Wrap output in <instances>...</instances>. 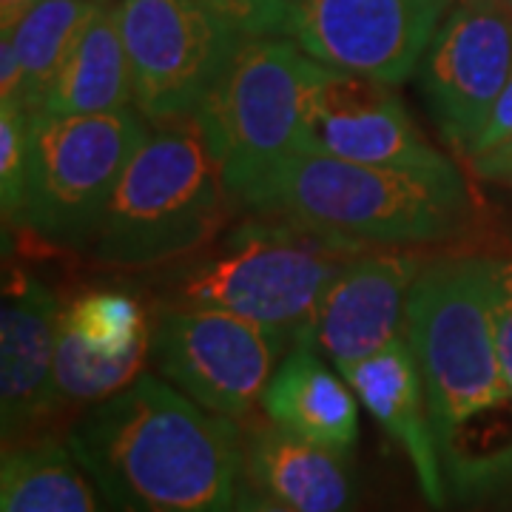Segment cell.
I'll return each instance as SVG.
<instances>
[{
	"label": "cell",
	"mask_w": 512,
	"mask_h": 512,
	"mask_svg": "<svg viewBox=\"0 0 512 512\" xmlns=\"http://www.w3.org/2000/svg\"><path fill=\"white\" fill-rule=\"evenodd\" d=\"M0 512H111L69 441L55 436L6 444Z\"/></svg>",
	"instance_id": "obj_19"
},
{
	"label": "cell",
	"mask_w": 512,
	"mask_h": 512,
	"mask_svg": "<svg viewBox=\"0 0 512 512\" xmlns=\"http://www.w3.org/2000/svg\"><path fill=\"white\" fill-rule=\"evenodd\" d=\"M359 396L311 339L293 342L262 393L265 419L299 439L350 456L359 439Z\"/></svg>",
	"instance_id": "obj_17"
},
{
	"label": "cell",
	"mask_w": 512,
	"mask_h": 512,
	"mask_svg": "<svg viewBox=\"0 0 512 512\" xmlns=\"http://www.w3.org/2000/svg\"><path fill=\"white\" fill-rule=\"evenodd\" d=\"M362 245L316 231L305 222L256 214L205 245L160 282L157 308H211L311 339L313 322L330 288Z\"/></svg>",
	"instance_id": "obj_4"
},
{
	"label": "cell",
	"mask_w": 512,
	"mask_h": 512,
	"mask_svg": "<svg viewBox=\"0 0 512 512\" xmlns=\"http://www.w3.org/2000/svg\"><path fill=\"white\" fill-rule=\"evenodd\" d=\"M507 137H512V74L510 80H507V86L498 94V100L493 103L490 114H487V123L481 128V134L476 137V143H473L467 157H473L478 151L495 146V143H501Z\"/></svg>",
	"instance_id": "obj_26"
},
{
	"label": "cell",
	"mask_w": 512,
	"mask_h": 512,
	"mask_svg": "<svg viewBox=\"0 0 512 512\" xmlns=\"http://www.w3.org/2000/svg\"><path fill=\"white\" fill-rule=\"evenodd\" d=\"M239 205L279 214L373 248H419L456 237L470 220L467 183L453 171H407L293 151Z\"/></svg>",
	"instance_id": "obj_3"
},
{
	"label": "cell",
	"mask_w": 512,
	"mask_h": 512,
	"mask_svg": "<svg viewBox=\"0 0 512 512\" xmlns=\"http://www.w3.org/2000/svg\"><path fill=\"white\" fill-rule=\"evenodd\" d=\"M63 302L37 276L15 268L0 305V427L3 441L32 439L57 410L55 353Z\"/></svg>",
	"instance_id": "obj_14"
},
{
	"label": "cell",
	"mask_w": 512,
	"mask_h": 512,
	"mask_svg": "<svg viewBox=\"0 0 512 512\" xmlns=\"http://www.w3.org/2000/svg\"><path fill=\"white\" fill-rule=\"evenodd\" d=\"M103 3H106V0H103Z\"/></svg>",
	"instance_id": "obj_32"
},
{
	"label": "cell",
	"mask_w": 512,
	"mask_h": 512,
	"mask_svg": "<svg viewBox=\"0 0 512 512\" xmlns=\"http://www.w3.org/2000/svg\"><path fill=\"white\" fill-rule=\"evenodd\" d=\"M151 134L140 111L32 114L29 185L20 222L55 245L92 242L128 160Z\"/></svg>",
	"instance_id": "obj_7"
},
{
	"label": "cell",
	"mask_w": 512,
	"mask_h": 512,
	"mask_svg": "<svg viewBox=\"0 0 512 512\" xmlns=\"http://www.w3.org/2000/svg\"><path fill=\"white\" fill-rule=\"evenodd\" d=\"M495 256L427 259L407 299L450 498L484 501L512 484V390L495 342Z\"/></svg>",
	"instance_id": "obj_1"
},
{
	"label": "cell",
	"mask_w": 512,
	"mask_h": 512,
	"mask_svg": "<svg viewBox=\"0 0 512 512\" xmlns=\"http://www.w3.org/2000/svg\"><path fill=\"white\" fill-rule=\"evenodd\" d=\"M416 74L441 140L467 160L512 74L510 9L498 3L450 6Z\"/></svg>",
	"instance_id": "obj_10"
},
{
	"label": "cell",
	"mask_w": 512,
	"mask_h": 512,
	"mask_svg": "<svg viewBox=\"0 0 512 512\" xmlns=\"http://www.w3.org/2000/svg\"><path fill=\"white\" fill-rule=\"evenodd\" d=\"M424 262L407 248H365L333 276L311 342L339 373L402 339L410 288Z\"/></svg>",
	"instance_id": "obj_13"
},
{
	"label": "cell",
	"mask_w": 512,
	"mask_h": 512,
	"mask_svg": "<svg viewBox=\"0 0 512 512\" xmlns=\"http://www.w3.org/2000/svg\"><path fill=\"white\" fill-rule=\"evenodd\" d=\"M234 194L197 117L154 123L128 160L92 237L114 268H151L197 254L231 217Z\"/></svg>",
	"instance_id": "obj_5"
},
{
	"label": "cell",
	"mask_w": 512,
	"mask_h": 512,
	"mask_svg": "<svg viewBox=\"0 0 512 512\" xmlns=\"http://www.w3.org/2000/svg\"><path fill=\"white\" fill-rule=\"evenodd\" d=\"M151 348L128 356H100L89 350L69 328H57L55 396L57 407H94L123 393L143 376Z\"/></svg>",
	"instance_id": "obj_22"
},
{
	"label": "cell",
	"mask_w": 512,
	"mask_h": 512,
	"mask_svg": "<svg viewBox=\"0 0 512 512\" xmlns=\"http://www.w3.org/2000/svg\"><path fill=\"white\" fill-rule=\"evenodd\" d=\"M131 106V66L117 23V6L100 0L37 114H109Z\"/></svg>",
	"instance_id": "obj_18"
},
{
	"label": "cell",
	"mask_w": 512,
	"mask_h": 512,
	"mask_svg": "<svg viewBox=\"0 0 512 512\" xmlns=\"http://www.w3.org/2000/svg\"><path fill=\"white\" fill-rule=\"evenodd\" d=\"M453 0H293L288 37L339 72L399 86L419 63Z\"/></svg>",
	"instance_id": "obj_11"
},
{
	"label": "cell",
	"mask_w": 512,
	"mask_h": 512,
	"mask_svg": "<svg viewBox=\"0 0 512 512\" xmlns=\"http://www.w3.org/2000/svg\"><path fill=\"white\" fill-rule=\"evenodd\" d=\"M66 441L111 512H231L245 476L237 421L157 373L86 407Z\"/></svg>",
	"instance_id": "obj_2"
},
{
	"label": "cell",
	"mask_w": 512,
	"mask_h": 512,
	"mask_svg": "<svg viewBox=\"0 0 512 512\" xmlns=\"http://www.w3.org/2000/svg\"><path fill=\"white\" fill-rule=\"evenodd\" d=\"M60 325L100 356H128L151 348L146 308L126 291L97 288L63 305Z\"/></svg>",
	"instance_id": "obj_21"
},
{
	"label": "cell",
	"mask_w": 512,
	"mask_h": 512,
	"mask_svg": "<svg viewBox=\"0 0 512 512\" xmlns=\"http://www.w3.org/2000/svg\"><path fill=\"white\" fill-rule=\"evenodd\" d=\"M328 72L285 35L245 37L202 100L200 120L234 200L282 157L299 151Z\"/></svg>",
	"instance_id": "obj_6"
},
{
	"label": "cell",
	"mask_w": 512,
	"mask_h": 512,
	"mask_svg": "<svg viewBox=\"0 0 512 512\" xmlns=\"http://www.w3.org/2000/svg\"><path fill=\"white\" fill-rule=\"evenodd\" d=\"M245 37L288 35L293 0H197Z\"/></svg>",
	"instance_id": "obj_24"
},
{
	"label": "cell",
	"mask_w": 512,
	"mask_h": 512,
	"mask_svg": "<svg viewBox=\"0 0 512 512\" xmlns=\"http://www.w3.org/2000/svg\"><path fill=\"white\" fill-rule=\"evenodd\" d=\"M114 6L134 109L151 126L194 117L245 35L197 0H120Z\"/></svg>",
	"instance_id": "obj_9"
},
{
	"label": "cell",
	"mask_w": 512,
	"mask_h": 512,
	"mask_svg": "<svg viewBox=\"0 0 512 512\" xmlns=\"http://www.w3.org/2000/svg\"><path fill=\"white\" fill-rule=\"evenodd\" d=\"M296 336L237 313L157 308L151 365L188 399L225 419L245 421Z\"/></svg>",
	"instance_id": "obj_8"
},
{
	"label": "cell",
	"mask_w": 512,
	"mask_h": 512,
	"mask_svg": "<svg viewBox=\"0 0 512 512\" xmlns=\"http://www.w3.org/2000/svg\"><path fill=\"white\" fill-rule=\"evenodd\" d=\"M342 376L348 379L353 393L376 424L402 447L407 461L413 464L424 501L433 510H444L450 501V490L441 470L419 362L407 336L390 342L365 362L342 370Z\"/></svg>",
	"instance_id": "obj_15"
},
{
	"label": "cell",
	"mask_w": 512,
	"mask_h": 512,
	"mask_svg": "<svg viewBox=\"0 0 512 512\" xmlns=\"http://www.w3.org/2000/svg\"><path fill=\"white\" fill-rule=\"evenodd\" d=\"M100 0H37L3 35L20 63L18 103L37 114Z\"/></svg>",
	"instance_id": "obj_20"
},
{
	"label": "cell",
	"mask_w": 512,
	"mask_h": 512,
	"mask_svg": "<svg viewBox=\"0 0 512 512\" xmlns=\"http://www.w3.org/2000/svg\"><path fill=\"white\" fill-rule=\"evenodd\" d=\"M458 3H498V6H504V9L512 12V0H453V6H458Z\"/></svg>",
	"instance_id": "obj_31"
},
{
	"label": "cell",
	"mask_w": 512,
	"mask_h": 512,
	"mask_svg": "<svg viewBox=\"0 0 512 512\" xmlns=\"http://www.w3.org/2000/svg\"><path fill=\"white\" fill-rule=\"evenodd\" d=\"M495 342L501 367L512 390V259H498L495 271Z\"/></svg>",
	"instance_id": "obj_25"
},
{
	"label": "cell",
	"mask_w": 512,
	"mask_h": 512,
	"mask_svg": "<svg viewBox=\"0 0 512 512\" xmlns=\"http://www.w3.org/2000/svg\"><path fill=\"white\" fill-rule=\"evenodd\" d=\"M32 114L15 100H0V202L3 220L20 222L29 185Z\"/></svg>",
	"instance_id": "obj_23"
},
{
	"label": "cell",
	"mask_w": 512,
	"mask_h": 512,
	"mask_svg": "<svg viewBox=\"0 0 512 512\" xmlns=\"http://www.w3.org/2000/svg\"><path fill=\"white\" fill-rule=\"evenodd\" d=\"M245 478L296 512H353L356 481L350 456L299 439L274 421H254L242 433Z\"/></svg>",
	"instance_id": "obj_16"
},
{
	"label": "cell",
	"mask_w": 512,
	"mask_h": 512,
	"mask_svg": "<svg viewBox=\"0 0 512 512\" xmlns=\"http://www.w3.org/2000/svg\"><path fill=\"white\" fill-rule=\"evenodd\" d=\"M467 165L473 168L476 177L487 183L512 185V137L467 157Z\"/></svg>",
	"instance_id": "obj_27"
},
{
	"label": "cell",
	"mask_w": 512,
	"mask_h": 512,
	"mask_svg": "<svg viewBox=\"0 0 512 512\" xmlns=\"http://www.w3.org/2000/svg\"><path fill=\"white\" fill-rule=\"evenodd\" d=\"M390 89L379 80L328 66L299 151L407 171H453L450 157L427 143Z\"/></svg>",
	"instance_id": "obj_12"
},
{
	"label": "cell",
	"mask_w": 512,
	"mask_h": 512,
	"mask_svg": "<svg viewBox=\"0 0 512 512\" xmlns=\"http://www.w3.org/2000/svg\"><path fill=\"white\" fill-rule=\"evenodd\" d=\"M37 0H0V23H3V29H9L15 20L26 12V9H32Z\"/></svg>",
	"instance_id": "obj_30"
},
{
	"label": "cell",
	"mask_w": 512,
	"mask_h": 512,
	"mask_svg": "<svg viewBox=\"0 0 512 512\" xmlns=\"http://www.w3.org/2000/svg\"><path fill=\"white\" fill-rule=\"evenodd\" d=\"M231 512H296V510H291V507H288V504H282V501H276L274 495L262 493L259 487H254L248 478L242 476L237 498H234V510Z\"/></svg>",
	"instance_id": "obj_28"
},
{
	"label": "cell",
	"mask_w": 512,
	"mask_h": 512,
	"mask_svg": "<svg viewBox=\"0 0 512 512\" xmlns=\"http://www.w3.org/2000/svg\"><path fill=\"white\" fill-rule=\"evenodd\" d=\"M20 97V63L12 49V40L0 35V100H15Z\"/></svg>",
	"instance_id": "obj_29"
}]
</instances>
